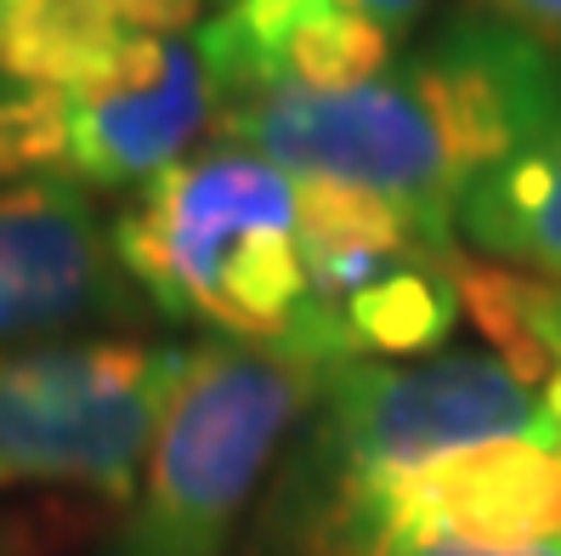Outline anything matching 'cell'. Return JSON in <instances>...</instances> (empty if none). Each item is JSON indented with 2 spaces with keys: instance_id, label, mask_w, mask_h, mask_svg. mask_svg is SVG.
<instances>
[{
  "instance_id": "cell-1",
  "label": "cell",
  "mask_w": 561,
  "mask_h": 556,
  "mask_svg": "<svg viewBox=\"0 0 561 556\" xmlns=\"http://www.w3.org/2000/svg\"><path fill=\"white\" fill-rule=\"evenodd\" d=\"M125 279L164 313L261 352L341 370V330L318 313L301 239H295V177L239 143L187 154L182 166L137 188L114 222Z\"/></svg>"
},
{
  "instance_id": "cell-2",
  "label": "cell",
  "mask_w": 561,
  "mask_h": 556,
  "mask_svg": "<svg viewBox=\"0 0 561 556\" xmlns=\"http://www.w3.org/2000/svg\"><path fill=\"white\" fill-rule=\"evenodd\" d=\"M561 443L550 386L516 381L500 358L443 352L425 364H357L329 370L318 427L295 472V522L307 545L375 500L398 477L482 443Z\"/></svg>"
},
{
  "instance_id": "cell-3",
  "label": "cell",
  "mask_w": 561,
  "mask_h": 556,
  "mask_svg": "<svg viewBox=\"0 0 561 556\" xmlns=\"http://www.w3.org/2000/svg\"><path fill=\"white\" fill-rule=\"evenodd\" d=\"M329 370L239 341L187 347L153 454L108 556H227L284 432L323 398Z\"/></svg>"
},
{
  "instance_id": "cell-4",
  "label": "cell",
  "mask_w": 561,
  "mask_h": 556,
  "mask_svg": "<svg viewBox=\"0 0 561 556\" xmlns=\"http://www.w3.org/2000/svg\"><path fill=\"white\" fill-rule=\"evenodd\" d=\"M182 370L187 347L125 336L0 352V472L130 500Z\"/></svg>"
},
{
  "instance_id": "cell-5",
  "label": "cell",
  "mask_w": 561,
  "mask_h": 556,
  "mask_svg": "<svg viewBox=\"0 0 561 556\" xmlns=\"http://www.w3.org/2000/svg\"><path fill=\"white\" fill-rule=\"evenodd\" d=\"M409 540H443L471 551H534L561 540V454L556 443H482L432 461L375 500H363L318 556H380Z\"/></svg>"
},
{
  "instance_id": "cell-6",
  "label": "cell",
  "mask_w": 561,
  "mask_h": 556,
  "mask_svg": "<svg viewBox=\"0 0 561 556\" xmlns=\"http://www.w3.org/2000/svg\"><path fill=\"white\" fill-rule=\"evenodd\" d=\"M398 63L420 91L425 120H432L466 200L477 182L505 171L561 120L556 46L505 18L466 12Z\"/></svg>"
},
{
  "instance_id": "cell-7",
  "label": "cell",
  "mask_w": 561,
  "mask_h": 556,
  "mask_svg": "<svg viewBox=\"0 0 561 556\" xmlns=\"http://www.w3.org/2000/svg\"><path fill=\"white\" fill-rule=\"evenodd\" d=\"M69 177L85 188H148L221 114V86L193 35H142L62 97Z\"/></svg>"
},
{
  "instance_id": "cell-8",
  "label": "cell",
  "mask_w": 561,
  "mask_h": 556,
  "mask_svg": "<svg viewBox=\"0 0 561 556\" xmlns=\"http://www.w3.org/2000/svg\"><path fill=\"white\" fill-rule=\"evenodd\" d=\"M137 313L130 279L75 177L0 188V352L69 341Z\"/></svg>"
},
{
  "instance_id": "cell-9",
  "label": "cell",
  "mask_w": 561,
  "mask_h": 556,
  "mask_svg": "<svg viewBox=\"0 0 561 556\" xmlns=\"http://www.w3.org/2000/svg\"><path fill=\"white\" fill-rule=\"evenodd\" d=\"M221 103L261 91L335 97L391 69V35L341 0H227L199 23Z\"/></svg>"
},
{
  "instance_id": "cell-10",
  "label": "cell",
  "mask_w": 561,
  "mask_h": 556,
  "mask_svg": "<svg viewBox=\"0 0 561 556\" xmlns=\"http://www.w3.org/2000/svg\"><path fill=\"white\" fill-rule=\"evenodd\" d=\"M295 239H301L307 290L335 330H341V313L352 296L375 290L380 279H391L420 256L454 250L448 227L391 205L369 188H346V182H295Z\"/></svg>"
},
{
  "instance_id": "cell-11",
  "label": "cell",
  "mask_w": 561,
  "mask_h": 556,
  "mask_svg": "<svg viewBox=\"0 0 561 556\" xmlns=\"http://www.w3.org/2000/svg\"><path fill=\"white\" fill-rule=\"evenodd\" d=\"M205 0H0V69L69 97L142 35H193Z\"/></svg>"
},
{
  "instance_id": "cell-12",
  "label": "cell",
  "mask_w": 561,
  "mask_h": 556,
  "mask_svg": "<svg viewBox=\"0 0 561 556\" xmlns=\"http://www.w3.org/2000/svg\"><path fill=\"white\" fill-rule=\"evenodd\" d=\"M459 234L493 261H516L561 284V120L505 171L471 188L459 205Z\"/></svg>"
},
{
  "instance_id": "cell-13",
  "label": "cell",
  "mask_w": 561,
  "mask_h": 556,
  "mask_svg": "<svg viewBox=\"0 0 561 556\" xmlns=\"http://www.w3.org/2000/svg\"><path fill=\"white\" fill-rule=\"evenodd\" d=\"M459 256L466 250H437L420 256L409 268H398L391 279H380L375 290L346 302L341 313V341L346 358H380V364H403V358H425L448 341V330L459 324Z\"/></svg>"
},
{
  "instance_id": "cell-14",
  "label": "cell",
  "mask_w": 561,
  "mask_h": 556,
  "mask_svg": "<svg viewBox=\"0 0 561 556\" xmlns=\"http://www.w3.org/2000/svg\"><path fill=\"white\" fill-rule=\"evenodd\" d=\"M459 307L488 336L493 358L527 386L561 375V284L505 261L459 256Z\"/></svg>"
},
{
  "instance_id": "cell-15",
  "label": "cell",
  "mask_w": 561,
  "mask_h": 556,
  "mask_svg": "<svg viewBox=\"0 0 561 556\" xmlns=\"http://www.w3.org/2000/svg\"><path fill=\"white\" fill-rule=\"evenodd\" d=\"M46 166H69V114L57 91L18 86L0 69V182H28Z\"/></svg>"
},
{
  "instance_id": "cell-16",
  "label": "cell",
  "mask_w": 561,
  "mask_h": 556,
  "mask_svg": "<svg viewBox=\"0 0 561 556\" xmlns=\"http://www.w3.org/2000/svg\"><path fill=\"white\" fill-rule=\"evenodd\" d=\"M488 18H505L527 35H539L545 46H561V0H482Z\"/></svg>"
},
{
  "instance_id": "cell-17",
  "label": "cell",
  "mask_w": 561,
  "mask_h": 556,
  "mask_svg": "<svg viewBox=\"0 0 561 556\" xmlns=\"http://www.w3.org/2000/svg\"><path fill=\"white\" fill-rule=\"evenodd\" d=\"M380 556H561V540L534 545V551H471V545H443V540H409V545H391Z\"/></svg>"
},
{
  "instance_id": "cell-18",
  "label": "cell",
  "mask_w": 561,
  "mask_h": 556,
  "mask_svg": "<svg viewBox=\"0 0 561 556\" xmlns=\"http://www.w3.org/2000/svg\"><path fill=\"white\" fill-rule=\"evenodd\" d=\"M346 12H357V18H369V23H380L386 35L391 29H403V23H414L420 18V7L425 0H341Z\"/></svg>"
},
{
  "instance_id": "cell-19",
  "label": "cell",
  "mask_w": 561,
  "mask_h": 556,
  "mask_svg": "<svg viewBox=\"0 0 561 556\" xmlns=\"http://www.w3.org/2000/svg\"><path fill=\"white\" fill-rule=\"evenodd\" d=\"M7 488H12V477H7V472H0V495H7Z\"/></svg>"
},
{
  "instance_id": "cell-20",
  "label": "cell",
  "mask_w": 561,
  "mask_h": 556,
  "mask_svg": "<svg viewBox=\"0 0 561 556\" xmlns=\"http://www.w3.org/2000/svg\"><path fill=\"white\" fill-rule=\"evenodd\" d=\"M0 556H7V534H0Z\"/></svg>"
},
{
  "instance_id": "cell-21",
  "label": "cell",
  "mask_w": 561,
  "mask_h": 556,
  "mask_svg": "<svg viewBox=\"0 0 561 556\" xmlns=\"http://www.w3.org/2000/svg\"><path fill=\"white\" fill-rule=\"evenodd\" d=\"M556 454H561V443H556Z\"/></svg>"
}]
</instances>
